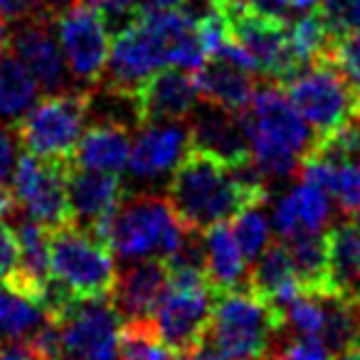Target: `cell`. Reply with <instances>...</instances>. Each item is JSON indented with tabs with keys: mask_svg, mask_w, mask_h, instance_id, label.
I'll list each match as a JSON object with an SVG mask.
<instances>
[{
	"mask_svg": "<svg viewBox=\"0 0 360 360\" xmlns=\"http://www.w3.org/2000/svg\"><path fill=\"white\" fill-rule=\"evenodd\" d=\"M165 195L186 230L205 232L212 225L230 222L247 207L264 205L269 188L252 186L217 158L188 148L170 173Z\"/></svg>",
	"mask_w": 360,
	"mask_h": 360,
	"instance_id": "1",
	"label": "cell"
},
{
	"mask_svg": "<svg viewBox=\"0 0 360 360\" xmlns=\"http://www.w3.org/2000/svg\"><path fill=\"white\" fill-rule=\"evenodd\" d=\"M252 146V160L264 180H286L299 173L316 134L276 82L257 84L250 106L240 114Z\"/></svg>",
	"mask_w": 360,
	"mask_h": 360,
	"instance_id": "2",
	"label": "cell"
},
{
	"mask_svg": "<svg viewBox=\"0 0 360 360\" xmlns=\"http://www.w3.org/2000/svg\"><path fill=\"white\" fill-rule=\"evenodd\" d=\"M186 237L168 195L141 191L124 195L109 227V250L124 262L163 259L175 255Z\"/></svg>",
	"mask_w": 360,
	"mask_h": 360,
	"instance_id": "3",
	"label": "cell"
},
{
	"mask_svg": "<svg viewBox=\"0 0 360 360\" xmlns=\"http://www.w3.org/2000/svg\"><path fill=\"white\" fill-rule=\"evenodd\" d=\"M284 333V319L276 306L257 299L247 286L217 291L207 335L227 360H252L269 353Z\"/></svg>",
	"mask_w": 360,
	"mask_h": 360,
	"instance_id": "4",
	"label": "cell"
},
{
	"mask_svg": "<svg viewBox=\"0 0 360 360\" xmlns=\"http://www.w3.org/2000/svg\"><path fill=\"white\" fill-rule=\"evenodd\" d=\"M50 271L79 299H109L119 274L109 245L70 222L50 230Z\"/></svg>",
	"mask_w": 360,
	"mask_h": 360,
	"instance_id": "5",
	"label": "cell"
},
{
	"mask_svg": "<svg viewBox=\"0 0 360 360\" xmlns=\"http://www.w3.org/2000/svg\"><path fill=\"white\" fill-rule=\"evenodd\" d=\"M91 111V89L72 86L37 101L15 126L20 146L40 158H72Z\"/></svg>",
	"mask_w": 360,
	"mask_h": 360,
	"instance_id": "6",
	"label": "cell"
},
{
	"mask_svg": "<svg viewBox=\"0 0 360 360\" xmlns=\"http://www.w3.org/2000/svg\"><path fill=\"white\" fill-rule=\"evenodd\" d=\"M72 158H40V155H18L11 178V195L22 215L32 217L47 230L70 222L67 200V173Z\"/></svg>",
	"mask_w": 360,
	"mask_h": 360,
	"instance_id": "7",
	"label": "cell"
},
{
	"mask_svg": "<svg viewBox=\"0 0 360 360\" xmlns=\"http://www.w3.org/2000/svg\"><path fill=\"white\" fill-rule=\"evenodd\" d=\"M281 86L316 136L328 134L343 124L355 104L348 79L328 57L299 70Z\"/></svg>",
	"mask_w": 360,
	"mask_h": 360,
	"instance_id": "8",
	"label": "cell"
},
{
	"mask_svg": "<svg viewBox=\"0 0 360 360\" xmlns=\"http://www.w3.org/2000/svg\"><path fill=\"white\" fill-rule=\"evenodd\" d=\"M57 40L65 55L67 70L77 86L94 89L101 82L109 60V22L96 8L75 3L55 15Z\"/></svg>",
	"mask_w": 360,
	"mask_h": 360,
	"instance_id": "9",
	"label": "cell"
},
{
	"mask_svg": "<svg viewBox=\"0 0 360 360\" xmlns=\"http://www.w3.org/2000/svg\"><path fill=\"white\" fill-rule=\"evenodd\" d=\"M55 321L62 360H119L121 319L109 299H75Z\"/></svg>",
	"mask_w": 360,
	"mask_h": 360,
	"instance_id": "10",
	"label": "cell"
},
{
	"mask_svg": "<svg viewBox=\"0 0 360 360\" xmlns=\"http://www.w3.org/2000/svg\"><path fill=\"white\" fill-rule=\"evenodd\" d=\"M217 6L227 18L232 40L250 55L257 75L284 84L289 77L299 72V65L286 42V22L257 15L235 0H220Z\"/></svg>",
	"mask_w": 360,
	"mask_h": 360,
	"instance_id": "11",
	"label": "cell"
},
{
	"mask_svg": "<svg viewBox=\"0 0 360 360\" xmlns=\"http://www.w3.org/2000/svg\"><path fill=\"white\" fill-rule=\"evenodd\" d=\"M165 65L163 47L141 18L116 32L104 77L96 86L119 96H136L146 79Z\"/></svg>",
	"mask_w": 360,
	"mask_h": 360,
	"instance_id": "12",
	"label": "cell"
},
{
	"mask_svg": "<svg viewBox=\"0 0 360 360\" xmlns=\"http://www.w3.org/2000/svg\"><path fill=\"white\" fill-rule=\"evenodd\" d=\"M124 191L114 173H96L72 163L67 173V200H70V225L84 230L109 245V227L119 207Z\"/></svg>",
	"mask_w": 360,
	"mask_h": 360,
	"instance_id": "13",
	"label": "cell"
},
{
	"mask_svg": "<svg viewBox=\"0 0 360 360\" xmlns=\"http://www.w3.org/2000/svg\"><path fill=\"white\" fill-rule=\"evenodd\" d=\"M52 18L55 15H35L18 22L6 50H11L30 70L40 91L60 94L72 89V79L60 40L52 32Z\"/></svg>",
	"mask_w": 360,
	"mask_h": 360,
	"instance_id": "14",
	"label": "cell"
},
{
	"mask_svg": "<svg viewBox=\"0 0 360 360\" xmlns=\"http://www.w3.org/2000/svg\"><path fill=\"white\" fill-rule=\"evenodd\" d=\"M134 99L139 126L191 119V114L198 109V101H200L195 72H188L175 65L160 67L141 84Z\"/></svg>",
	"mask_w": 360,
	"mask_h": 360,
	"instance_id": "15",
	"label": "cell"
},
{
	"mask_svg": "<svg viewBox=\"0 0 360 360\" xmlns=\"http://www.w3.org/2000/svg\"><path fill=\"white\" fill-rule=\"evenodd\" d=\"M212 299L215 294L210 291H165L153 319L160 338L173 358L186 355L207 335Z\"/></svg>",
	"mask_w": 360,
	"mask_h": 360,
	"instance_id": "16",
	"label": "cell"
},
{
	"mask_svg": "<svg viewBox=\"0 0 360 360\" xmlns=\"http://www.w3.org/2000/svg\"><path fill=\"white\" fill-rule=\"evenodd\" d=\"M188 136H191L193 150L212 155L227 168H237L252 160V146L240 114H232L220 106L207 104L200 114L193 111Z\"/></svg>",
	"mask_w": 360,
	"mask_h": 360,
	"instance_id": "17",
	"label": "cell"
},
{
	"mask_svg": "<svg viewBox=\"0 0 360 360\" xmlns=\"http://www.w3.org/2000/svg\"><path fill=\"white\" fill-rule=\"evenodd\" d=\"M165 291L168 264L163 259H134L116 274L109 301L121 321L153 319Z\"/></svg>",
	"mask_w": 360,
	"mask_h": 360,
	"instance_id": "18",
	"label": "cell"
},
{
	"mask_svg": "<svg viewBox=\"0 0 360 360\" xmlns=\"http://www.w3.org/2000/svg\"><path fill=\"white\" fill-rule=\"evenodd\" d=\"M139 139L131 143L129 170L139 180H155L165 173H173L175 165L191 148L186 121L170 124H143L139 126Z\"/></svg>",
	"mask_w": 360,
	"mask_h": 360,
	"instance_id": "19",
	"label": "cell"
},
{
	"mask_svg": "<svg viewBox=\"0 0 360 360\" xmlns=\"http://www.w3.org/2000/svg\"><path fill=\"white\" fill-rule=\"evenodd\" d=\"M195 82L202 104L220 106L232 114H242L257 89L255 72L222 55L207 57L195 72Z\"/></svg>",
	"mask_w": 360,
	"mask_h": 360,
	"instance_id": "20",
	"label": "cell"
},
{
	"mask_svg": "<svg viewBox=\"0 0 360 360\" xmlns=\"http://www.w3.org/2000/svg\"><path fill=\"white\" fill-rule=\"evenodd\" d=\"M129 126L121 121L101 119L99 124L89 126L77 141L72 150V163L86 170H96V173L121 175V170L129 165Z\"/></svg>",
	"mask_w": 360,
	"mask_h": 360,
	"instance_id": "21",
	"label": "cell"
},
{
	"mask_svg": "<svg viewBox=\"0 0 360 360\" xmlns=\"http://www.w3.org/2000/svg\"><path fill=\"white\" fill-rule=\"evenodd\" d=\"M330 222V195L309 180H299L274 205V227L281 240L306 232H326Z\"/></svg>",
	"mask_w": 360,
	"mask_h": 360,
	"instance_id": "22",
	"label": "cell"
},
{
	"mask_svg": "<svg viewBox=\"0 0 360 360\" xmlns=\"http://www.w3.org/2000/svg\"><path fill=\"white\" fill-rule=\"evenodd\" d=\"M245 286L257 296V299L266 301V304L279 309L289 296L299 291L296 286L294 264H291L289 250L281 240L269 242L259 257L252 262L247 269Z\"/></svg>",
	"mask_w": 360,
	"mask_h": 360,
	"instance_id": "23",
	"label": "cell"
},
{
	"mask_svg": "<svg viewBox=\"0 0 360 360\" xmlns=\"http://www.w3.org/2000/svg\"><path fill=\"white\" fill-rule=\"evenodd\" d=\"M202 242H205L207 279H210L215 294L217 291H230L237 289V286H245L247 269H250L247 264L250 262L242 255L232 227L227 222L207 227L202 232Z\"/></svg>",
	"mask_w": 360,
	"mask_h": 360,
	"instance_id": "24",
	"label": "cell"
},
{
	"mask_svg": "<svg viewBox=\"0 0 360 360\" xmlns=\"http://www.w3.org/2000/svg\"><path fill=\"white\" fill-rule=\"evenodd\" d=\"M328 274L333 291L360 296V227L355 220L338 222L326 230Z\"/></svg>",
	"mask_w": 360,
	"mask_h": 360,
	"instance_id": "25",
	"label": "cell"
},
{
	"mask_svg": "<svg viewBox=\"0 0 360 360\" xmlns=\"http://www.w3.org/2000/svg\"><path fill=\"white\" fill-rule=\"evenodd\" d=\"M289 250L291 264H294L296 286L301 294L321 296L330 294V274H328V247H326V232H306L289 240H281Z\"/></svg>",
	"mask_w": 360,
	"mask_h": 360,
	"instance_id": "26",
	"label": "cell"
},
{
	"mask_svg": "<svg viewBox=\"0 0 360 360\" xmlns=\"http://www.w3.org/2000/svg\"><path fill=\"white\" fill-rule=\"evenodd\" d=\"M37 94L40 86L30 70L13 52L0 57V124L15 129L22 116L37 104Z\"/></svg>",
	"mask_w": 360,
	"mask_h": 360,
	"instance_id": "27",
	"label": "cell"
},
{
	"mask_svg": "<svg viewBox=\"0 0 360 360\" xmlns=\"http://www.w3.org/2000/svg\"><path fill=\"white\" fill-rule=\"evenodd\" d=\"M286 42H289V50L299 70L319 60H326L330 47H333V37H330L328 27L316 8L304 11V15H299L294 22L286 25Z\"/></svg>",
	"mask_w": 360,
	"mask_h": 360,
	"instance_id": "28",
	"label": "cell"
},
{
	"mask_svg": "<svg viewBox=\"0 0 360 360\" xmlns=\"http://www.w3.org/2000/svg\"><path fill=\"white\" fill-rule=\"evenodd\" d=\"M47 319L50 314L40 301L0 284V333L8 338H32Z\"/></svg>",
	"mask_w": 360,
	"mask_h": 360,
	"instance_id": "29",
	"label": "cell"
},
{
	"mask_svg": "<svg viewBox=\"0 0 360 360\" xmlns=\"http://www.w3.org/2000/svg\"><path fill=\"white\" fill-rule=\"evenodd\" d=\"M119 360H173L158 333L155 319L121 321Z\"/></svg>",
	"mask_w": 360,
	"mask_h": 360,
	"instance_id": "30",
	"label": "cell"
},
{
	"mask_svg": "<svg viewBox=\"0 0 360 360\" xmlns=\"http://www.w3.org/2000/svg\"><path fill=\"white\" fill-rule=\"evenodd\" d=\"M230 227L235 232V240L240 245L242 255L247 257V262H255L264 252V247L271 242V227L266 215L262 212V205L242 210L237 217H232Z\"/></svg>",
	"mask_w": 360,
	"mask_h": 360,
	"instance_id": "31",
	"label": "cell"
},
{
	"mask_svg": "<svg viewBox=\"0 0 360 360\" xmlns=\"http://www.w3.org/2000/svg\"><path fill=\"white\" fill-rule=\"evenodd\" d=\"M328 60L343 72V77L348 79L350 89H353L355 104L353 111H360V30L343 35L333 42L328 52Z\"/></svg>",
	"mask_w": 360,
	"mask_h": 360,
	"instance_id": "32",
	"label": "cell"
},
{
	"mask_svg": "<svg viewBox=\"0 0 360 360\" xmlns=\"http://www.w3.org/2000/svg\"><path fill=\"white\" fill-rule=\"evenodd\" d=\"M271 350H274L276 360H333V353L321 335L281 333L276 338V345H271Z\"/></svg>",
	"mask_w": 360,
	"mask_h": 360,
	"instance_id": "33",
	"label": "cell"
},
{
	"mask_svg": "<svg viewBox=\"0 0 360 360\" xmlns=\"http://www.w3.org/2000/svg\"><path fill=\"white\" fill-rule=\"evenodd\" d=\"M316 11L323 18L333 42L360 30V0H321Z\"/></svg>",
	"mask_w": 360,
	"mask_h": 360,
	"instance_id": "34",
	"label": "cell"
},
{
	"mask_svg": "<svg viewBox=\"0 0 360 360\" xmlns=\"http://www.w3.org/2000/svg\"><path fill=\"white\" fill-rule=\"evenodd\" d=\"M18 134L11 126L0 124V188L11 186L13 170L18 163Z\"/></svg>",
	"mask_w": 360,
	"mask_h": 360,
	"instance_id": "35",
	"label": "cell"
},
{
	"mask_svg": "<svg viewBox=\"0 0 360 360\" xmlns=\"http://www.w3.org/2000/svg\"><path fill=\"white\" fill-rule=\"evenodd\" d=\"M79 3L96 8V11L106 18V22H109L111 18H119V20H124V25H129L131 20H136L141 8H143L141 0H79Z\"/></svg>",
	"mask_w": 360,
	"mask_h": 360,
	"instance_id": "36",
	"label": "cell"
},
{
	"mask_svg": "<svg viewBox=\"0 0 360 360\" xmlns=\"http://www.w3.org/2000/svg\"><path fill=\"white\" fill-rule=\"evenodd\" d=\"M0 15L8 22H22L35 15H52L47 0H0Z\"/></svg>",
	"mask_w": 360,
	"mask_h": 360,
	"instance_id": "37",
	"label": "cell"
},
{
	"mask_svg": "<svg viewBox=\"0 0 360 360\" xmlns=\"http://www.w3.org/2000/svg\"><path fill=\"white\" fill-rule=\"evenodd\" d=\"M18 264V240L13 227H8L0 220V281H6V276L15 269Z\"/></svg>",
	"mask_w": 360,
	"mask_h": 360,
	"instance_id": "38",
	"label": "cell"
},
{
	"mask_svg": "<svg viewBox=\"0 0 360 360\" xmlns=\"http://www.w3.org/2000/svg\"><path fill=\"white\" fill-rule=\"evenodd\" d=\"M242 8L257 13V15L271 18V20L286 22V13L291 11L289 0H235Z\"/></svg>",
	"mask_w": 360,
	"mask_h": 360,
	"instance_id": "39",
	"label": "cell"
},
{
	"mask_svg": "<svg viewBox=\"0 0 360 360\" xmlns=\"http://www.w3.org/2000/svg\"><path fill=\"white\" fill-rule=\"evenodd\" d=\"M175 360H227V358L222 355V350L215 345V340H212L210 335H205V338H202L195 348L188 350L186 355H180V358H175Z\"/></svg>",
	"mask_w": 360,
	"mask_h": 360,
	"instance_id": "40",
	"label": "cell"
},
{
	"mask_svg": "<svg viewBox=\"0 0 360 360\" xmlns=\"http://www.w3.org/2000/svg\"><path fill=\"white\" fill-rule=\"evenodd\" d=\"M186 3L188 0H146L143 8H150V11H178Z\"/></svg>",
	"mask_w": 360,
	"mask_h": 360,
	"instance_id": "41",
	"label": "cell"
},
{
	"mask_svg": "<svg viewBox=\"0 0 360 360\" xmlns=\"http://www.w3.org/2000/svg\"><path fill=\"white\" fill-rule=\"evenodd\" d=\"M15 210V202H13V195L6 191V188H0V220H6L11 212Z\"/></svg>",
	"mask_w": 360,
	"mask_h": 360,
	"instance_id": "42",
	"label": "cell"
},
{
	"mask_svg": "<svg viewBox=\"0 0 360 360\" xmlns=\"http://www.w3.org/2000/svg\"><path fill=\"white\" fill-rule=\"evenodd\" d=\"M75 3H79V0H47V8H50L52 15H57L60 11H65V8L75 6Z\"/></svg>",
	"mask_w": 360,
	"mask_h": 360,
	"instance_id": "43",
	"label": "cell"
},
{
	"mask_svg": "<svg viewBox=\"0 0 360 360\" xmlns=\"http://www.w3.org/2000/svg\"><path fill=\"white\" fill-rule=\"evenodd\" d=\"M333 360H360V345H353V348H348V350L333 353Z\"/></svg>",
	"mask_w": 360,
	"mask_h": 360,
	"instance_id": "44",
	"label": "cell"
},
{
	"mask_svg": "<svg viewBox=\"0 0 360 360\" xmlns=\"http://www.w3.org/2000/svg\"><path fill=\"white\" fill-rule=\"evenodd\" d=\"M8 40H11V30H8V20L0 15V50H6Z\"/></svg>",
	"mask_w": 360,
	"mask_h": 360,
	"instance_id": "45",
	"label": "cell"
},
{
	"mask_svg": "<svg viewBox=\"0 0 360 360\" xmlns=\"http://www.w3.org/2000/svg\"><path fill=\"white\" fill-rule=\"evenodd\" d=\"M321 0H289V6L294 8V11H311V8L319 6Z\"/></svg>",
	"mask_w": 360,
	"mask_h": 360,
	"instance_id": "46",
	"label": "cell"
},
{
	"mask_svg": "<svg viewBox=\"0 0 360 360\" xmlns=\"http://www.w3.org/2000/svg\"><path fill=\"white\" fill-rule=\"evenodd\" d=\"M353 220H355V225H358V227H360V210H358V212H355V217H353Z\"/></svg>",
	"mask_w": 360,
	"mask_h": 360,
	"instance_id": "47",
	"label": "cell"
},
{
	"mask_svg": "<svg viewBox=\"0 0 360 360\" xmlns=\"http://www.w3.org/2000/svg\"><path fill=\"white\" fill-rule=\"evenodd\" d=\"M353 114H358V116H360V111H353ZM358 165H360V150H358Z\"/></svg>",
	"mask_w": 360,
	"mask_h": 360,
	"instance_id": "48",
	"label": "cell"
},
{
	"mask_svg": "<svg viewBox=\"0 0 360 360\" xmlns=\"http://www.w3.org/2000/svg\"><path fill=\"white\" fill-rule=\"evenodd\" d=\"M207 3H212V6H215V3H220V0H207Z\"/></svg>",
	"mask_w": 360,
	"mask_h": 360,
	"instance_id": "49",
	"label": "cell"
}]
</instances>
